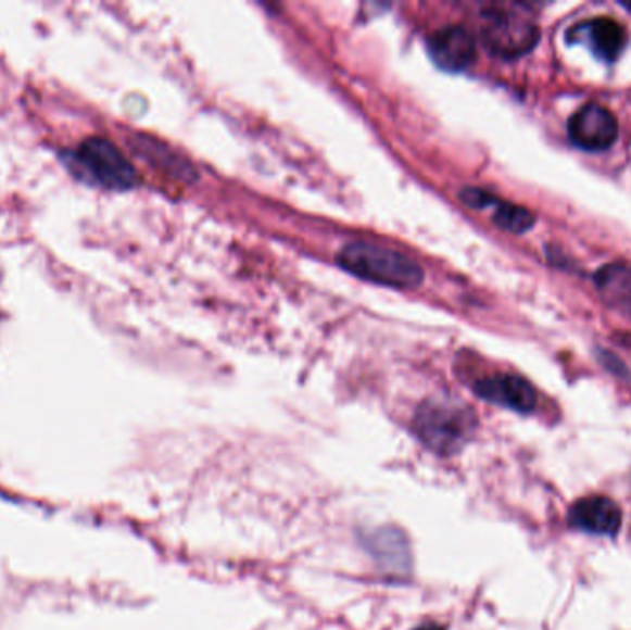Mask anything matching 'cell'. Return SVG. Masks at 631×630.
I'll use <instances>...</instances> for the list:
<instances>
[{"label": "cell", "mask_w": 631, "mask_h": 630, "mask_svg": "<svg viewBox=\"0 0 631 630\" xmlns=\"http://www.w3.org/2000/svg\"><path fill=\"white\" fill-rule=\"evenodd\" d=\"M596 289L602 300L619 311L620 315L631 318V268L626 265H606L595 274Z\"/></svg>", "instance_id": "10"}, {"label": "cell", "mask_w": 631, "mask_h": 630, "mask_svg": "<svg viewBox=\"0 0 631 630\" xmlns=\"http://www.w3.org/2000/svg\"><path fill=\"white\" fill-rule=\"evenodd\" d=\"M488 207H493V220L496 226L508 229L512 234H525L533 226V215L521 205L508 204L499 198L491 197Z\"/></svg>", "instance_id": "11"}, {"label": "cell", "mask_w": 631, "mask_h": 630, "mask_svg": "<svg viewBox=\"0 0 631 630\" xmlns=\"http://www.w3.org/2000/svg\"><path fill=\"white\" fill-rule=\"evenodd\" d=\"M63 165L74 178L105 191H128L137 186V171L126 155L105 137H87L62 154Z\"/></svg>", "instance_id": "1"}, {"label": "cell", "mask_w": 631, "mask_h": 630, "mask_svg": "<svg viewBox=\"0 0 631 630\" xmlns=\"http://www.w3.org/2000/svg\"><path fill=\"white\" fill-rule=\"evenodd\" d=\"M417 630H443L442 627H436V625H425V627H419Z\"/></svg>", "instance_id": "12"}, {"label": "cell", "mask_w": 631, "mask_h": 630, "mask_svg": "<svg viewBox=\"0 0 631 630\" xmlns=\"http://www.w3.org/2000/svg\"><path fill=\"white\" fill-rule=\"evenodd\" d=\"M567 39L570 43H588L602 62L614 63L622 54L628 34L624 26L609 17H596V20L585 21L580 25L572 26Z\"/></svg>", "instance_id": "6"}, {"label": "cell", "mask_w": 631, "mask_h": 630, "mask_svg": "<svg viewBox=\"0 0 631 630\" xmlns=\"http://www.w3.org/2000/svg\"><path fill=\"white\" fill-rule=\"evenodd\" d=\"M480 38L491 54L504 60H514L535 47L540 39V30L528 15L508 10H493L484 13Z\"/></svg>", "instance_id": "4"}, {"label": "cell", "mask_w": 631, "mask_h": 630, "mask_svg": "<svg viewBox=\"0 0 631 630\" xmlns=\"http://www.w3.org/2000/svg\"><path fill=\"white\" fill-rule=\"evenodd\" d=\"M622 524L619 505L604 495H591L577 501L569 513V526L578 531L615 537Z\"/></svg>", "instance_id": "7"}, {"label": "cell", "mask_w": 631, "mask_h": 630, "mask_svg": "<svg viewBox=\"0 0 631 630\" xmlns=\"http://www.w3.org/2000/svg\"><path fill=\"white\" fill-rule=\"evenodd\" d=\"M475 392L484 398L485 402L496 403L517 413H530L538 403V394L532 385L522 377L509 374L485 377L475 385Z\"/></svg>", "instance_id": "9"}, {"label": "cell", "mask_w": 631, "mask_h": 630, "mask_svg": "<svg viewBox=\"0 0 631 630\" xmlns=\"http://www.w3.org/2000/svg\"><path fill=\"white\" fill-rule=\"evenodd\" d=\"M472 421L471 411L464 405L432 400L417 411L416 433L434 452H456L471 434Z\"/></svg>", "instance_id": "3"}, {"label": "cell", "mask_w": 631, "mask_h": 630, "mask_svg": "<svg viewBox=\"0 0 631 630\" xmlns=\"http://www.w3.org/2000/svg\"><path fill=\"white\" fill-rule=\"evenodd\" d=\"M619 124L614 113L598 104H585L569 121L570 141L583 150L601 152L617 141Z\"/></svg>", "instance_id": "5"}, {"label": "cell", "mask_w": 631, "mask_h": 630, "mask_svg": "<svg viewBox=\"0 0 631 630\" xmlns=\"http://www.w3.org/2000/svg\"><path fill=\"white\" fill-rule=\"evenodd\" d=\"M338 265L356 278L395 289H412L424 281V268L416 261L371 242H351L342 248Z\"/></svg>", "instance_id": "2"}, {"label": "cell", "mask_w": 631, "mask_h": 630, "mask_svg": "<svg viewBox=\"0 0 631 630\" xmlns=\"http://www.w3.org/2000/svg\"><path fill=\"white\" fill-rule=\"evenodd\" d=\"M429 52L440 67L451 73H460L475 62L477 43L466 28L451 26L430 36Z\"/></svg>", "instance_id": "8"}]
</instances>
